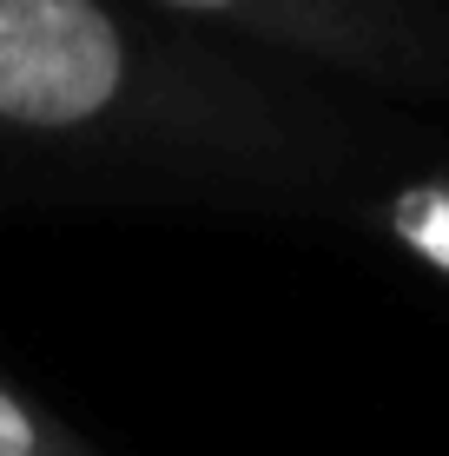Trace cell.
Returning a JSON list of instances; mask_svg holds the SVG:
<instances>
[{
  "instance_id": "1",
  "label": "cell",
  "mask_w": 449,
  "mask_h": 456,
  "mask_svg": "<svg viewBox=\"0 0 449 456\" xmlns=\"http://www.w3.org/2000/svg\"><path fill=\"white\" fill-rule=\"evenodd\" d=\"M0 166L311 206L357 172V133L146 0H0Z\"/></svg>"
},
{
  "instance_id": "2",
  "label": "cell",
  "mask_w": 449,
  "mask_h": 456,
  "mask_svg": "<svg viewBox=\"0 0 449 456\" xmlns=\"http://www.w3.org/2000/svg\"><path fill=\"white\" fill-rule=\"evenodd\" d=\"M192 34L331 80L449 100V13L437 0H146Z\"/></svg>"
},
{
  "instance_id": "3",
  "label": "cell",
  "mask_w": 449,
  "mask_h": 456,
  "mask_svg": "<svg viewBox=\"0 0 449 456\" xmlns=\"http://www.w3.org/2000/svg\"><path fill=\"white\" fill-rule=\"evenodd\" d=\"M364 218L383 245H397L410 265L449 285V172H410L364 199Z\"/></svg>"
},
{
  "instance_id": "4",
  "label": "cell",
  "mask_w": 449,
  "mask_h": 456,
  "mask_svg": "<svg viewBox=\"0 0 449 456\" xmlns=\"http://www.w3.org/2000/svg\"><path fill=\"white\" fill-rule=\"evenodd\" d=\"M0 456H106L86 430H73L53 403H40L20 377L0 370Z\"/></svg>"
}]
</instances>
